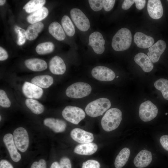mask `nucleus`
<instances>
[{"instance_id":"nucleus-34","label":"nucleus","mask_w":168,"mask_h":168,"mask_svg":"<svg viewBox=\"0 0 168 168\" xmlns=\"http://www.w3.org/2000/svg\"><path fill=\"white\" fill-rule=\"evenodd\" d=\"M11 103L5 92L3 90H0V105L4 108L10 106Z\"/></svg>"},{"instance_id":"nucleus-9","label":"nucleus","mask_w":168,"mask_h":168,"mask_svg":"<svg viewBox=\"0 0 168 168\" xmlns=\"http://www.w3.org/2000/svg\"><path fill=\"white\" fill-rule=\"evenodd\" d=\"M92 76L96 79L102 81L113 80L115 77L114 72L111 69L103 66H97L91 71Z\"/></svg>"},{"instance_id":"nucleus-42","label":"nucleus","mask_w":168,"mask_h":168,"mask_svg":"<svg viewBox=\"0 0 168 168\" xmlns=\"http://www.w3.org/2000/svg\"><path fill=\"white\" fill-rule=\"evenodd\" d=\"M8 54L6 50L0 47V60L4 61L6 60L8 58Z\"/></svg>"},{"instance_id":"nucleus-50","label":"nucleus","mask_w":168,"mask_h":168,"mask_svg":"<svg viewBox=\"0 0 168 168\" xmlns=\"http://www.w3.org/2000/svg\"></svg>"},{"instance_id":"nucleus-48","label":"nucleus","mask_w":168,"mask_h":168,"mask_svg":"<svg viewBox=\"0 0 168 168\" xmlns=\"http://www.w3.org/2000/svg\"><path fill=\"white\" fill-rule=\"evenodd\" d=\"M167 114V113H166V115Z\"/></svg>"},{"instance_id":"nucleus-35","label":"nucleus","mask_w":168,"mask_h":168,"mask_svg":"<svg viewBox=\"0 0 168 168\" xmlns=\"http://www.w3.org/2000/svg\"><path fill=\"white\" fill-rule=\"evenodd\" d=\"M88 2L91 9L97 12L103 7L104 0H89Z\"/></svg>"},{"instance_id":"nucleus-5","label":"nucleus","mask_w":168,"mask_h":168,"mask_svg":"<svg viewBox=\"0 0 168 168\" xmlns=\"http://www.w3.org/2000/svg\"><path fill=\"white\" fill-rule=\"evenodd\" d=\"M63 117L67 121L78 124L85 117L86 114L81 108L74 106H67L62 112Z\"/></svg>"},{"instance_id":"nucleus-16","label":"nucleus","mask_w":168,"mask_h":168,"mask_svg":"<svg viewBox=\"0 0 168 168\" xmlns=\"http://www.w3.org/2000/svg\"><path fill=\"white\" fill-rule=\"evenodd\" d=\"M151 152L147 150L140 151L134 159V164L138 168H143L149 165L152 161Z\"/></svg>"},{"instance_id":"nucleus-25","label":"nucleus","mask_w":168,"mask_h":168,"mask_svg":"<svg viewBox=\"0 0 168 168\" xmlns=\"http://www.w3.org/2000/svg\"><path fill=\"white\" fill-rule=\"evenodd\" d=\"M49 31L53 37L58 40H63L65 38V34L62 27L56 21L52 22L49 25Z\"/></svg>"},{"instance_id":"nucleus-14","label":"nucleus","mask_w":168,"mask_h":168,"mask_svg":"<svg viewBox=\"0 0 168 168\" xmlns=\"http://www.w3.org/2000/svg\"><path fill=\"white\" fill-rule=\"evenodd\" d=\"M3 141L12 159L15 162L19 161L21 159V155L18 152L13 135L11 133L6 134L3 137Z\"/></svg>"},{"instance_id":"nucleus-20","label":"nucleus","mask_w":168,"mask_h":168,"mask_svg":"<svg viewBox=\"0 0 168 168\" xmlns=\"http://www.w3.org/2000/svg\"><path fill=\"white\" fill-rule=\"evenodd\" d=\"M134 60L135 63L145 72H149L153 68V65L150 58L143 53H140L137 54L134 57Z\"/></svg>"},{"instance_id":"nucleus-27","label":"nucleus","mask_w":168,"mask_h":168,"mask_svg":"<svg viewBox=\"0 0 168 168\" xmlns=\"http://www.w3.org/2000/svg\"><path fill=\"white\" fill-rule=\"evenodd\" d=\"M130 153V149L127 147L122 149L117 156L114 161L116 168H122L127 163Z\"/></svg>"},{"instance_id":"nucleus-4","label":"nucleus","mask_w":168,"mask_h":168,"mask_svg":"<svg viewBox=\"0 0 168 168\" xmlns=\"http://www.w3.org/2000/svg\"><path fill=\"white\" fill-rule=\"evenodd\" d=\"M91 90V87L89 84L85 82H78L69 86L66 90V94L70 98H81L89 95Z\"/></svg>"},{"instance_id":"nucleus-8","label":"nucleus","mask_w":168,"mask_h":168,"mask_svg":"<svg viewBox=\"0 0 168 168\" xmlns=\"http://www.w3.org/2000/svg\"><path fill=\"white\" fill-rule=\"evenodd\" d=\"M71 18L76 27L80 30L85 31L90 26L89 21L86 15L80 9L74 8L70 12Z\"/></svg>"},{"instance_id":"nucleus-2","label":"nucleus","mask_w":168,"mask_h":168,"mask_svg":"<svg viewBox=\"0 0 168 168\" xmlns=\"http://www.w3.org/2000/svg\"><path fill=\"white\" fill-rule=\"evenodd\" d=\"M132 41L130 31L127 28H123L119 30L113 36L111 45L115 51H124L129 48Z\"/></svg>"},{"instance_id":"nucleus-33","label":"nucleus","mask_w":168,"mask_h":168,"mask_svg":"<svg viewBox=\"0 0 168 168\" xmlns=\"http://www.w3.org/2000/svg\"><path fill=\"white\" fill-rule=\"evenodd\" d=\"M14 29L15 32L17 34V44L19 45L23 44L26 39V30L17 26H14Z\"/></svg>"},{"instance_id":"nucleus-31","label":"nucleus","mask_w":168,"mask_h":168,"mask_svg":"<svg viewBox=\"0 0 168 168\" xmlns=\"http://www.w3.org/2000/svg\"><path fill=\"white\" fill-rule=\"evenodd\" d=\"M54 46L51 42L48 41L38 44L35 50L36 52L40 55H44L50 53L54 50Z\"/></svg>"},{"instance_id":"nucleus-1","label":"nucleus","mask_w":168,"mask_h":168,"mask_svg":"<svg viewBox=\"0 0 168 168\" xmlns=\"http://www.w3.org/2000/svg\"><path fill=\"white\" fill-rule=\"evenodd\" d=\"M121 111L116 108H112L108 110L101 120L103 129L107 132H110L117 128L122 119Z\"/></svg>"},{"instance_id":"nucleus-38","label":"nucleus","mask_w":168,"mask_h":168,"mask_svg":"<svg viewBox=\"0 0 168 168\" xmlns=\"http://www.w3.org/2000/svg\"><path fill=\"white\" fill-rule=\"evenodd\" d=\"M115 0H104L103 7L107 12L110 11L114 7Z\"/></svg>"},{"instance_id":"nucleus-13","label":"nucleus","mask_w":168,"mask_h":168,"mask_svg":"<svg viewBox=\"0 0 168 168\" xmlns=\"http://www.w3.org/2000/svg\"><path fill=\"white\" fill-rule=\"evenodd\" d=\"M22 91L24 95L30 99H38L42 96L43 91L39 86L28 82H25L23 84Z\"/></svg>"},{"instance_id":"nucleus-36","label":"nucleus","mask_w":168,"mask_h":168,"mask_svg":"<svg viewBox=\"0 0 168 168\" xmlns=\"http://www.w3.org/2000/svg\"><path fill=\"white\" fill-rule=\"evenodd\" d=\"M100 164L97 161L89 160L83 163L82 168H100Z\"/></svg>"},{"instance_id":"nucleus-3","label":"nucleus","mask_w":168,"mask_h":168,"mask_svg":"<svg viewBox=\"0 0 168 168\" xmlns=\"http://www.w3.org/2000/svg\"><path fill=\"white\" fill-rule=\"evenodd\" d=\"M110 100L107 98H101L89 103L86 106V114L92 117L102 115L110 107Z\"/></svg>"},{"instance_id":"nucleus-49","label":"nucleus","mask_w":168,"mask_h":168,"mask_svg":"<svg viewBox=\"0 0 168 168\" xmlns=\"http://www.w3.org/2000/svg\"><path fill=\"white\" fill-rule=\"evenodd\" d=\"M117 77V78L118 77V76H117V77Z\"/></svg>"},{"instance_id":"nucleus-41","label":"nucleus","mask_w":168,"mask_h":168,"mask_svg":"<svg viewBox=\"0 0 168 168\" xmlns=\"http://www.w3.org/2000/svg\"><path fill=\"white\" fill-rule=\"evenodd\" d=\"M135 2L134 0H125L122 5V8L124 10H127L129 9Z\"/></svg>"},{"instance_id":"nucleus-37","label":"nucleus","mask_w":168,"mask_h":168,"mask_svg":"<svg viewBox=\"0 0 168 168\" xmlns=\"http://www.w3.org/2000/svg\"><path fill=\"white\" fill-rule=\"evenodd\" d=\"M59 164L61 168H72L70 160L66 157H63L60 159Z\"/></svg>"},{"instance_id":"nucleus-45","label":"nucleus","mask_w":168,"mask_h":168,"mask_svg":"<svg viewBox=\"0 0 168 168\" xmlns=\"http://www.w3.org/2000/svg\"><path fill=\"white\" fill-rule=\"evenodd\" d=\"M50 168H61V167L58 162L55 161L52 163Z\"/></svg>"},{"instance_id":"nucleus-29","label":"nucleus","mask_w":168,"mask_h":168,"mask_svg":"<svg viewBox=\"0 0 168 168\" xmlns=\"http://www.w3.org/2000/svg\"><path fill=\"white\" fill-rule=\"evenodd\" d=\"M45 0H31L26 3L23 7L26 12L31 13L42 8L45 4Z\"/></svg>"},{"instance_id":"nucleus-22","label":"nucleus","mask_w":168,"mask_h":168,"mask_svg":"<svg viewBox=\"0 0 168 168\" xmlns=\"http://www.w3.org/2000/svg\"><path fill=\"white\" fill-rule=\"evenodd\" d=\"M97 149L96 144L90 142L77 145L75 148L74 152L79 155H90L94 153Z\"/></svg>"},{"instance_id":"nucleus-10","label":"nucleus","mask_w":168,"mask_h":168,"mask_svg":"<svg viewBox=\"0 0 168 168\" xmlns=\"http://www.w3.org/2000/svg\"><path fill=\"white\" fill-rule=\"evenodd\" d=\"M88 45L91 46L94 51L97 54H101L105 51V41L102 35L98 31L91 34L89 38Z\"/></svg>"},{"instance_id":"nucleus-26","label":"nucleus","mask_w":168,"mask_h":168,"mask_svg":"<svg viewBox=\"0 0 168 168\" xmlns=\"http://www.w3.org/2000/svg\"><path fill=\"white\" fill-rule=\"evenodd\" d=\"M53 77L47 75L37 76L31 80L32 83L43 88H48L53 84Z\"/></svg>"},{"instance_id":"nucleus-19","label":"nucleus","mask_w":168,"mask_h":168,"mask_svg":"<svg viewBox=\"0 0 168 168\" xmlns=\"http://www.w3.org/2000/svg\"><path fill=\"white\" fill-rule=\"evenodd\" d=\"M44 124L46 126L56 133L63 132L67 126L66 123L63 120L52 118H46Z\"/></svg>"},{"instance_id":"nucleus-43","label":"nucleus","mask_w":168,"mask_h":168,"mask_svg":"<svg viewBox=\"0 0 168 168\" xmlns=\"http://www.w3.org/2000/svg\"><path fill=\"white\" fill-rule=\"evenodd\" d=\"M136 7L138 10L142 9L145 7L146 1L144 0H135Z\"/></svg>"},{"instance_id":"nucleus-30","label":"nucleus","mask_w":168,"mask_h":168,"mask_svg":"<svg viewBox=\"0 0 168 168\" xmlns=\"http://www.w3.org/2000/svg\"><path fill=\"white\" fill-rule=\"evenodd\" d=\"M62 26L66 34L69 36H72L75 34L74 26L70 18L67 16H63L61 20Z\"/></svg>"},{"instance_id":"nucleus-12","label":"nucleus","mask_w":168,"mask_h":168,"mask_svg":"<svg viewBox=\"0 0 168 168\" xmlns=\"http://www.w3.org/2000/svg\"><path fill=\"white\" fill-rule=\"evenodd\" d=\"M70 135L73 140L82 144L91 142L94 138L91 133L77 128L71 131Z\"/></svg>"},{"instance_id":"nucleus-15","label":"nucleus","mask_w":168,"mask_h":168,"mask_svg":"<svg viewBox=\"0 0 168 168\" xmlns=\"http://www.w3.org/2000/svg\"><path fill=\"white\" fill-rule=\"evenodd\" d=\"M147 10L150 16L155 19H158L162 16L163 13V7L159 0H148L147 4Z\"/></svg>"},{"instance_id":"nucleus-21","label":"nucleus","mask_w":168,"mask_h":168,"mask_svg":"<svg viewBox=\"0 0 168 168\" xmlns=\"http://www.w3.org/2000/svg\"><path fill=\"white\" fill-rule=\"evenodd\" d=\"M26 66L29 69L33 71H42L47 68V64L44 60L33 58L26 59L25 62Z\"/></svg>"},{"instance_id":"nucleus-32","label":"nucleus","mask_w":168,"mask_h":168,"mask_svg":"<svg viewBox=\"0 0 168 168\" xmlns=\"http://www.w3.org/2000/svg\"><path fill=\"white\" fill-rule=\"evenodd\" d=\"M155 87L160 91L163 97L168 100V80L164 78H160L154 83Z\"/></svg>"},{"instance_id":"nucleus-46","label":"nucleus","mask_w":168,"mask_h":168,"mask_svg":"<svg viewBox=\"0 0 168 168\" xmlns=\"http://www.w3.org/2000/svg\"><path fill=\"white\" fill-rule=\"evenodd\" d=\"M6 0H0V6L4 5L5 3Z\"/></svg>"},{"instance_id":"nucleus-28","label":"nucleus","mask_w":168,"mask_h":168,"mask_svg":"<svg viewBox=\"0 0 168 168\" xmlns=\"http://www.w3.org/2000/svg\"><path fill=\"white\" fill-rule=\"evenodd\" d=\"M25 104L27 107L34 113L39 114L42 113L44 110V106L39 101L31 99L26 100Z\"/></svg>"},{"instance_id":"nucleus-23","label":"nucleus","mask_w":168,"mask_h":168,"mask_svg":"<svg viewBox=\"0 0 168 168\" xmlns=\"http://www.w3.org/2000/svg\"><path fill=\"white\" fill-rule=\"evenodd\" d=\"M49 11L47 8L43 7L30 14L26 20L29 23L33 24L40 22L48 15Z\"/></svg>"},{"instance_id":"nucleus-11","label":"nucleus","mask_w":168,"mask_h":168,"mask_svg":"<svg viewBox=\"0 0 168 168\" xmlns=\"http://www.w3.org/2000/svg\"><path fill=\"white\" fill-rule=\"evenodd\" d=\"M166 47V44L165 41L160 40L148 48L149 51L147 54L152 62L156 63L159 61Z\"/></svg>"},{"instance_id":"nucleus-18","label":"nucleus","mask_w":168,"mask_h":168,"mask_svg":"<svg viewBox=\"0 0 168 168\" xmlns=\"http://www.w3.org/2000/svg\"><path fill=\"white\" fill-rule=\"evenodd\" d=\"M134 41L138 47L146 49L149 48L153 45L154 40L153 37L138 32L134 35Z\"/></svg>"},{"instance_id":"nucleus-40","label":"nucleus","mask_w":168,"mask_h":168,"mask_svg":"<svg viewBox=\"0 0 168 168\" xmlns=\"http://www.w3.org/2000/svg\"><path fill=\"white\" fill-rule=\"evenodd\" d=\"M160 142L164 149L168 151V135L162 136L160 138Z\"/></svg>"},{"instance_id":"nucleus-44","label":"nucleus","mask_w":168,"mask_h":168,"mask_svg":"<svg viewBox=\"0 0 168 168\" xmlns=\"http://www.w3.org/2000/svg\"><path fill=\"white\" fill-rule=\"evenodd\" d=\"M0 168H13L12 165L5 160H2L0 162Z\"/></svg>"},{"instance_id":"nucleus-6","label":"nucleus","mask_w":168,"mask_h":168,"mask_svg":"<svg viewBox=\"0 0 168 168\" xmlns=\"http://www.w3.org/2000/svg\"><path fill=\"white\" fill-rule=\"evenodd\" d=\"M158 112L157 107L151 101L147 100L140 105L139 110V115L142 121L148 122L155 118Z\"/></svg>"},{"instance_id":"nucleus-7","label":"nucleus","mask_w":168,"mask_h":168,"mask_svg":"<svg viewBox=\"0 0 168 168\" xmlns=\"http://www.w3.org/2000/svg\"><path fill=\"white\" fill-rule=\"evenodd\" d=\"M13 136L17 149L22 152L26 151L29 145V136L26 130L23 127L18 128L14 131Z\"/></svg>"},{"instance_id":"nucleus-17","label":"nucleus","mask_w":168,"mask_h":168,"mask_svg":"<svg viewBox=\"0 0 168 168\" xmlns=\"http://www.w3.org/2000/svg\"><path fill=\"white\" fill-rule=\"evenodd\" d=\"M49 69L50 72L54 74L62 75L66 71V66L61 58L55 56L49 61Z\"/></svg>"},{"instance_id":"nucleus-39","label":"nucleus","mask_w":168,"mask_h":168,"mask_svg":"<svg viewBox=\"0 0 168 168\" xmlns=\"http://www.w3.org/2000/svg\"><path fill=\"white\" fill-rule=\"evenodd\" d=\"M30 168H46V162L44 160L41 159L38 162H33Z\"/></svg>"},{"instance_id":"nucleus-24","label":"nucleus","mask_w":168,"mask_h":168,"mask_svg":"<svg viewBox=\"0 0 168 168\" xmlns=\"http://www.w3.org/2000/svg\"><path fill=\"white\" fill-rule=\"evenodd\" d=\"M44 27V24L41 22L31 24L28 27L26 30V39L29 40H35L38 37L39 34L43 30Z\"/></svg>"},{"instance_id":"nucleus-47","label":"nucleus","mask_w":168,"mask_h":168,"mask_svg":"<svg viewBox=\"0 0 168 168\" xmlns=\"http://www.w3.org/2000/svg\"><path fill=\"white\" fill-rule=\"evenodd\" d=\"M1 116L0 115V121L1 120Z\"/></svg>"}]
</instances>
